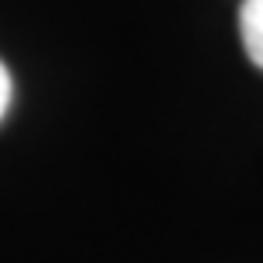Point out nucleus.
<instances>
[{
	"label": "nucleus",
	"mask_w": 263,
	"mask_h": 263,
	"mask_svg": "<svg viewBox=\"0 0 263 263\" xmlns=\"http://www.w3.org/2000/svg\"><path fill=\"white\" fill-rule=\"evenodd\" d=\"M239 34H243V48L250 62L263 68V0L239 4Z\"/></svg>",
	"instance_id": "1"
},
{
	"label": "nucleus",
	"mask_w": 263,
	"mask_h": 263,
	"mask_svg": "<svg viewBox=\"0 0 263 263\" xmlns=\"http://www.w3.org/2000/svg\"><path fill=\"white\" fill-rule=\"evenodd\" d=\"M7 103H10V76H7V68H4V62H0V117H4Z\"/></svg>",
	"instance_id": "2"
}]
</instances>
